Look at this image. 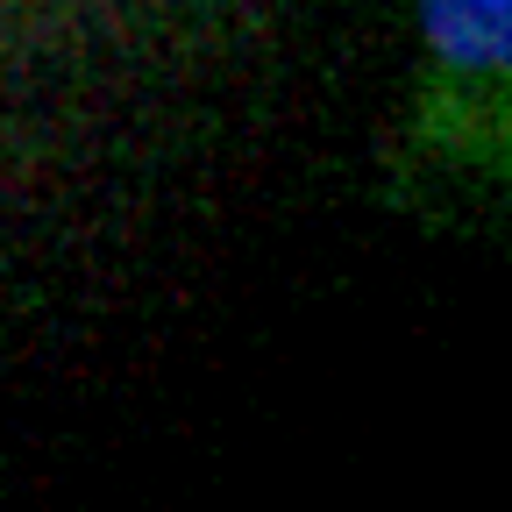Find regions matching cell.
<instances>
[{"mask_svg": "<svg viewBox=\"0 0 512 512\" xmlns=\"http://www.w3.org/2000/svg\"><path fill=\"white\" fill-rule=\"evenodd\" d=\"M427 43L463 72H505V0H420Z\"/></svg>", "mask_w": 512, "mask_h": 512, "instance_id": "6da1fadb", "label": "cell"}]
</instances>
